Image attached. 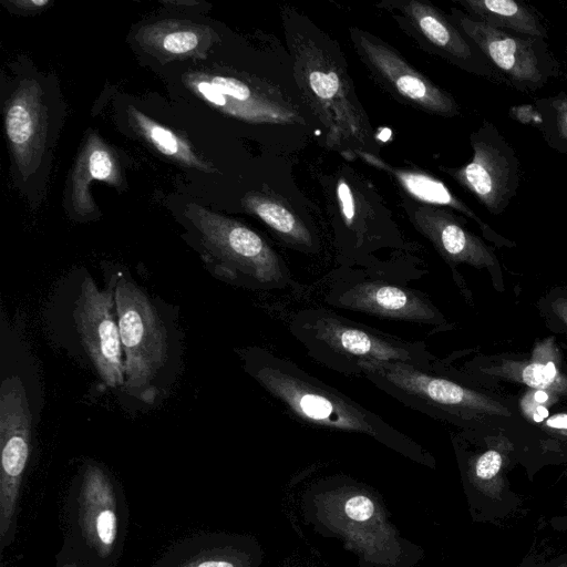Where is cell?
I'll use <instances>...</instances> for the list:
<instances>
[{
    "label": "cell",
    "mask_w": 567,
    "mask_h": 567,
    "mask_svg": "<svg viewBox=\"0 0 567 567\" xmlns=\"http://www.w3.org/2000/svg\"><path fill=\"white\" fill-rule=\"evenodd\" d=\"M282 22L300 95L324 143L347 158L378 155L377 140L338 44L303 16L285 9Z\"/></svg>",
    "instance_id": "obj_1"
},
{
    "label": "cell",
    "mask_w": 567,
    "mask_h": 567,
    "mask_svg": "<svg viewBox=\"0 0 567 567\" xmlns=\"http://www.w3.org/2000/svg\"><path fill=\"white\" fill-rule=\"evenodd\" d=\"M247 371L296 419L329 430L365 434L394 447L414 443L377 413L309 374L290 359L252 350Z\"/></svg>",
    "instance_id": "obj_2"
},
{
    "label": "cell",
    "mask_w": 567,
    "mask_h": 567,
    "mask_svg": "<svg viewBox=\"0 0 567 567\" xmlns=\"http://www.w3.org/2000/svg\"><path fill=\"white\" fill-rule=\"evenodd\" d=\"M289 330L312 360L347 377H361V364L368 362H403L431 370L436 360L423 341L391 336L322 307L297 311Z\"/></svg>",
    "instance_id": "obj_3"
},
{
    "label": "cell",
    "mask_w": 567,
    "mask_h": 567,
    "mask_svg": "<svg viewBox=\"0 0 567 567\" xmlns=\"http://www.w3.org/2000/svg\"><path fill=\"white\" fill-rule=\"evenodd\" d=\"M361 377L403 405L432 417L467 421L481 414L511 415L491 396L416 365L368 362L361 364Z\"/></svg>",
    "instance_id": "obj_4"
},
{
    "label": "cell",
    "mask_w": 567,
    "mask_h": 567,
    "mask_svg": "<svg viewBox=\"0 0 567 567\" xmlns=\"http://www.w3.org/2000/svg\"><path fill=\"white\" fill-rule=\"evenodd\" d=\"M185 215L223 277L256 289H284L291 282L282 258L249 227L198 204H189Z\"/></svg>",
    "instance_id": "obj_5"
},
{
    "label": "cell",
    "mask_w": 567,
    "mask_h": 567,
    "mask_svg": "<svg viewBox=\"0 0 567 567\" xmlns=\"http://www.w3.org/2000/svg\"><path fill=\"white\" fill-rule=\"evenodd\" d=\"M449 16L505 78L508 87L536 92L561 74L560 63L545 39L496 29L456 7L450 9Z\"/></svg>",
    "instance_id": "obj_6"
},
{
    "label": "cell",
    "mask_w": 567,
    "mask_h": 567,
    "mask_svg": "<svg viewBox=\"0 0 567 567\" xmlns=\"http://www.w3.org/2000/svg\"><path fill=\"white\" fill-rule=\"evenodd\" d=\"M115 307L124 351L125 383L141 399L153 401L151 383L164 365L167 334L164 323L147 296L133 282L120 280Z\"/></svg>",
    "instance_id": "obj_7"
},
{
    "label": "cell",
    "mask_w": 567,
    "mask_h": 567,
    "mask_svg": "<svg viewBox=\"0 0 567 567\" xmlns=\"http://www.w3.org/2000/svg\"><path fill=\"white\" fill-rule=\"evenodd\" d=\"M471 161L460 167H442L491 214L499 215L516 196L520 166L515 150L498 128L484 120L471 133Z\"/></svg>",
    "instance_id": "obj_8"
},
{
    "label": "cell",
    "mask_w": 567,
    "mask_h": 567,
    "mask_svg": "<svg viewBox=\"0 0 567 567\" xmlns=\"http://www.w3.org/2000/svg\"><path fill=\"white\" fill-rule=\"evenodd\" d=\"M350 39L371 76L395 100L439 116L460 115L453 95L414 69L393 47L358 28L350 29Z\"/></svg>",
    "instance_id": "obj_9"
},
{
    "label": "cell",
    "mask_w": 567,
    "mask_h": 567,
    "mask_svg": "<svg viewBox=\"0 0 567 567\" xmlns=\"http://www.w3.org/2000/svg\"><path fill=\"white\" fill-rule=\"evenodd\" d=\"M378 7L390 12L399 25L425 51L465 72L508 86L505 78L488 63L450 16L431 2L383 0Z\"/></svg>",
    "instance_id": "obj_10"
},
{
    "label": "cell",
    "mask_w": 567,
    "mask_h": 567,
    "mask_svg": "<svg viewBox=\"0 0 567 567\" xmlns=\"http://www.w3.org/2000/svg\"><path fill=\"white\" fill-rule=\"evenodd\" d=\"M324 301L384 319L435 327L445 323L442 313L422 291L359 271L337 276Z\"/></svg>",
    "instance_id": "obj_11"
},
{
    "label": "cell",
    "mask_w": 567,
    "mask_h": 567,
    "mask_svg": "<svg viewBox=\"0 0 567 567\" xmlns=\"http://www.w3.org/2000/svg\"><path fill=\"white\" fill-rule=\"evenodd\" d=\"M31 413L20 379L2 382L0 391V540L9 536L20 484L30 454Z\"/></svg>",
    "instance_id": "obj_12"
},
{
    "label": "cell",
    "mask_w": 567,
    "mask_h": 567,
    "mask_svg": "<svg viewBox=\"0 0 567 567\" xmlns=\"http://www.w3.org/2000/svg\"><path fill=\"white\" fill-rule=\"evenodd\" d=\"M115 310L111 292L100 291L92 278L86 277L75 303V324L86 353L103 382L111 388L125 381Z\"/></svg>",
    "instance_id": "obj_13"
},
{
    "label": "cell",
    "mask_w": 567,
    "mask_h": 567,
    "mask_svg": "<svg viewBox=\"0 0 567 567\" xmlns=\"http://www.w3.org/2000/svg\"><path fill=\"white\" fill-rule=\"evenodd\" d=\"M187 85L221 112L251 123L288 124L300 121L298 110L274 89L228 75L186 76Z\"/></svg>",
    "instance_id": "obj_14"
},
{
    "label": "cell",
    "mask_w": 567,
    "mask_h": 567,
    "mask_svg": "<svg viewBox=\"0 0 567 567\" xmlns=\"http://www.w3.org/2000/svg\"><path fill=\"white\" fill-rule=\"evenodd\" d=\"M409 216L415 229L449 265L489 268L497 264L492 249L464 227V219L449 209L417 203L409 209Z\"/></svg>",
    "instance_id": "obj_15"
},
{
    "label": "cell",
    "mask_w": 567,
    "mask_h": 567,
    "mask_svg": "<svg viewBox=\"0 0 567 567\" xmlns=\"http://www.w3.org/2000/svg\"><path fill=\"white\" fill-rule=\"evenodd\" d=\"M47 118L41 86L35 81L22 82L8 103L4 124L17 167L24 178L41 162L47 140Z\"/></svg>",
    "instance_id": "obj_16"
},
{
    "label": "cell",
    "mask_w": 567,
    "mask_h": 567,
    "mask_svg": "<svg viewBox=\"0 0 567 567\" xmlns=\"http://www.w3.org/2000/svg\"><path fill=\"white\" fill-rule=\"evenodd\" d=\"M80 524L87 544L107 557L117 538L116 499L109 477L96 465H89L83 474Z\"/></svg>",
    "instance_id": "obj_17"
},
{
    "label": "cell",
    "mask_w": 567,
    "mask_h": 567,
    "mask_svg": "<svg viewBox=\"0 0 567 567\" xmlns=\"http://www.w3.org/2000/svg\"><path fill=\"white\" fill-rule=\"evenodd\" d=\"M363 162L388 173L400 187L419 204L449 208L474 220L487 236L492 235L491 227L485 224L474 210L458 198L441 179L419 169L392 166L375 154L359 153Z\"/></svg>",
    "instance_id": "obj_18"
},
{
    "label": "cell",
    "mask_w": 567,
    "mask_h": 567,
    "mask_svg": "<svg viewBox=\"0 0 567 567\" xmlns=\"http://www.w3.org/2000/svg\"><path fill=\"white\" fill-rule=\"evenodd\" d=\"M213 35V30L206 25L163 20L141 28L136 39L153 55L174 59L203 56Z\"/></svg>",
    "instance_id": "obj_19"
},
{
    "label": "cell",
    "mask_w": 567,
    "mask_h": 567,
    "mask_svg": "<svg viewBox=\"0 0 567 567\" xmlns=\"http://www.w3.org/2000/svg\"><path fill=\"white\" fill-rule=\"evenodd\" d=\"M559 353L553 338L538 342L528 361L502 360L482 371L524 383L533 390L567 394V375L559 369Z\"/></svg>",
    "instance_id": "obj_20"
},
{
    "label": "cell",
    "mask_w": 567,
    "mask_h": 567,
    "mask_svg": "<svg viewBox=\"0 0 567 567\" xmlns=\"http://www.w3.org/2000/svg\"><path fill=\"white\" fill-rule=\"evenodd\" d=\"M91 181L105 182L117 186L122 182L120 166L113 152L96 134H91L79 154L72 174V204L78 214L86 215L94 210L89 192Z\"/></svg>",
    "instance_id": "obj_21"
},
{
    "label": "cell",
    "mask_w": 567,
    "mask_h": 567,
    "mask_svg": "<svg viewBox=\"0 0 567 567\" xmlns=\"http://www.w3.org/2000/svg\"><path fill=\"white\" fill-rule=\"evenodd\" d=\"M454 2L470 17L496 29L540 39L548 37L540 13L525 2L514 0H454Z\"/></svg>",
    "instance_id": "obj_22"
},
{
    "label": "cell",
    "mask_w": 567,
    "mask_h": 567,
    "mask_svg": "<svg viewBox=\"0 0 567 567\" xmlns=\"http://www.w3.org/2000/svg\"><path fill=\"white\" fill-rule=\"evenodd\" d=\"M244 208L258 217L287 245L301 251H315L316 241L303 220L278 197L262 193L244 196Z\"/></svg>",
    "instance_id": "obj_23"
},
{
    "label": "cell",
    "mask_w": 567,
    "mask_h": 567,
    "mask_svg": "<svg viewBox=\"0 0 567 567\" xmlns=\"http://www.w3.org/2000/svg\"><path fill=\"white\" fill-rule=\"evenodd\" d=\"M127 115L134 130L161 154L192 168L203 172L214 171L197 156L188 142L172 130L155 122L134 106L127 107Z\"/></svg>",
    "instance_id": "obj_24"
},
{
    "label": "cell",
    "mask_w": 567,
    "mask_h": 567,
    "mask_svg": "<svg viewBox=\"0 0 567 567\" xmlns=\"http://www.w3.org/2000/svg\"><path fill=\"white\" fill-rule=\"evenodd\" d=\"M336 198L343 226L352 234L354 248L373 244L375 238L370 231L371 218L367 204L353 186L343 177L336 184Z\"/></svg>",
    "instance_id": "obj_25"
},
{
    "label": "cell",
    "mask_w": 567,
    "mask_h": 567,
    "mask_svg": "<svg viewBox=\"0 0 567 567\" xmlns=\"http://www.w3.org/2000/svg\"><path fill=\"white\" fill-rule=\"evenodd\" d=\"M534 104L542 116L538 128L546 143L558 153H567V94L535 100Z\"/></svg>",
    "instance_id": "obj_26"
},
{
    "label": "cell",
    "mask_w": 567,
    "mask_h": 567,
    "mask_svg": "<svg viewBox=\"0 0 567 567\" xmlns=\"http://www.w3.org/2000/svg\"><path fill=\"white\" fill-rule=\"evenodd\" d=\"M503 455L496 449H489L481 453L473 462L472 473L474 478L492 494L502 488L501 471L503 467Z\"/></svg>",
    "instance_id": "obj_27"
},
{
    "label": "cell",
    "mask_w": 567,
    "mask_h": 567,
    "mask_svg": "<svg viewBox=\"0 0 567 567\" xmlns=\"http://www.w3.org/2000/svg\"><path fill=\"white\" fill-rule=\"evenodd\" d=\"M556 400V394L544 390L527 392L520 400L524 415L534 422H542L548 417V404Z\"/></svg>",
    "instance_id": "obj_28"
},
{
    "label": "cell",
    "mask_w": 567,
    "mask_h": 567,
    "mask_svg": "<svg viewBox=\"0 0 567 567\" xmlns=\"http://www.w3.org/2000/svg\"><path fill=\"white\" fill-rule=\"evenodd\" d=\"M178 567H238L236 561L217 550H203L185 560Z\"/></svg>",
    "instance_id": "obj_29"
},
{
    "label": "cell",
    "mask_w": 567,
    "mask_h": 567,
    "mask_svg": "<svg viewBox=\"0 0 567 567\" xmlns=\"http://www.w3.org/2000/svg\"><path fill=\"white\" fill-rule=\"evenodd\" d=\"M344 512L349 518L364 522L373 515L374 506L369 497L357 495L347 501Z\"/></svg>",
    "instance_id": "obj_30"
},
{
    "label": "cell",
    "mask_w": 567,
    "mask_h": 567,
    "mask_svg": "<svg viewBox=\"0 0 567 567\" xmlns=\"http://www.w3.org/2000/svg\"><path fill=\"white\" fill-rule=\"evenodd\" d=\"M509 116L516 122L539 128L542 116L535 104L515 105L509 109Z\"/></svg>",
    "instance_id": "obj_31"
},
{
    "label": "cell",
    "mask_w": 567,
    "mask_h": 567,
    "mask_svg": "<svg viewBox=\"0 0 567 567\" xmlns=\"http://www.w3.org/2000/svg\"><path fill=\"white\" fill-rule=\"evenodd\" d=\"M545 425L551 429V431L567 435V412L548 416L545 421Z\"/></svg>",
    "instance_id": "obj_32"
},
{
    "label": "cell",
    "mask_w": 567,
    "mask_h": 567,
    "mask_svg": "<svg viewBox=\"0 0 567 567\" xmlns=\"http://www.w3.org/2000/svg\"><path fill=\"white\" fill-rule=\"evenodd\" d=\"M553 311L567 327V298H558L551 303Z\"/></svg>",
    "instance_id": "obj_33"
},
{
    "label": "cell",
    "mask_w": 567,
    "mask_h": 567,
    "mask_svg": "<svg viewBox=\"0 0 567 567\" xmlns=\"http://www.w3.org/2000/svg\"><path fill=\"white\" fill-rule=\"evenodd\" d=\"M12 4L20 9L25 10H34V9H41L50 3L49 0H19V1H11Z\"/></svg>",
    "instance_id": "obj_34"
},
{
    "label": "cell",
    "mask_w": 567,
    "mask_h": 567,
    "mask_svg": "<svg viewBox=\"0 0 567 567\" xmlns=\"http://www.w3.org/2000/svg\"><path fill=\"white\" fill-rule=\"evenodd\" d=\"M64 567H76L75 565H66Z\"/></svg>",
    "instance_id": "obj_35"
},
{
    "label": "cell",
    "mask_w": 567,
    "mask_h": 567,
    "mask_svg": "<svg viewBox=\"0 0 567 567\" xmlns=\"http://www.w3.org/2000/svg\"><path fill=\"white\" fill-rule=\"evenodd\" d=\"M558 567H567V564L559 565Z\"/></svg>",
    "instance_id": "obj_36"
}]
</instances>
